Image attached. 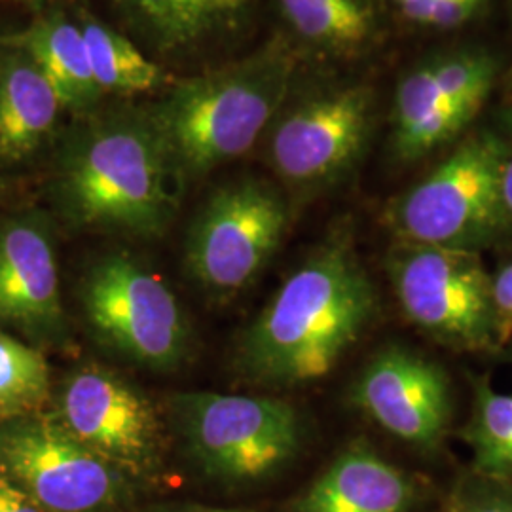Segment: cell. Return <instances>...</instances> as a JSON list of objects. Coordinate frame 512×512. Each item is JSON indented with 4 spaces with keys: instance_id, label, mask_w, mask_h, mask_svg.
<instances>
[{
    "instance_id": "1",
    "label": "cell",
    "mask_w": 512,
    "mask_h": 512,
    "mask_svg": "<svg viewBox=\"0 0 512 512\" xmlns=\"http://www.w3.org/2000/svg\"><path fill=\"white\" fill-rule=\"evenodd\" d=\"M183 169L145 101L105 103L73 120L55 167V196L74 226L162 236L183 202Z\"/></svg>"
},
{
    "instance_id": "2",
    "label": "cell",
    "mask_w": 512,
    "mask_h": 512,
    "mask_svg": "<svg viewBox=\"0 0 512 512\" xmlns=\"http://www.w3.org/2000/svg\"><path fill=\"white\" fill-rule=\"evenodd\" d=\"M376 311V289L348 234L340 232L260 311L243 340V368L262 384H313L363 338Z\"/></svg>"
},
{
    "instance_id": "3",
    "label": "cell",
    "mask_w": 512,
    "mask_h": 512,
    "mask_svg": "<svg viewBox=\"0 0 512 512\" xmlns=\"http://www.w3.org/2000/svg\"><path fill=\"white\" fill-rule=\"evenodd\" d=\"M302 52L275 33L238 59L179 78L148 109L186 181L255 148L293 92Z\"/></svg>"
},
{
    "instance_id": "4",
    "label": "cell",
    "mask_w": 512,
    "mask_h": 512,
    "mask_svg": "<svg viewBox=\"0 0 512 512\" xmlns=\"http://www.w3.org/2000/svg\"><path fill=\"white\" fill-rule=\"evenodd\" d=\"M509 143L482 129L408 188L387 209L389 228L404 243L478 251L511 226L501 177Z\"/></svg>"
},
{
    "instance_id": "5",
    "label": "cell",
    "mask_w": 512,
    "mask_h": 512,
    "mask_svg": "<svg viewBox=\"0 0 512 512\" xmlns=\"http://www.w3.org/2000/svg\"><path fill=\"white\" fill-rule=\"evenodd\" d=\"M378 120V92L363 80H327L289 93L262 137L268 164L296 194L342 183L361 164Z\"/></svg>"
},
{
    "instance_id": "6",
    "label": "cell",
    "mask_w": 512,
    "mask_h": 512,
    "mask_svg": "<svg viewBox=\"0 0 512 512\" xmlns=\"http://www.w3.org/2000/svg\"><path fill=\"white\" fill-rule=\"evenodd\" d=\"M387 272L404 317L435 342L467 353L499 346L492 275L478 251L401 241Z\"/></svg>"
},
{
    "instance_id": "7",
    "label": "cell",
    "mask_w": 512,
    "mask_h": 512,
    "mask_svg": "<svg viewBox=\"0 0 512 512\" xmlns=\"http://www.w3.org/2000/svg\"><path fill=\"white\" fill-rule=\"evenodd\" d=\"M291 222V205L275 184L243 177L217 188L190 226L186 262L217 294L245 289L274 255Z\"/></svg>"
},
{
    "instance_id": "8",
    "label": "cell",
    "mask_w": 512,
    "mask_h": 512,
    "mask_svg": "<svg viewBox=\"0 0 512 512\" xmlns=\"http://www.w3.org/2000/svg\"><path fill=\"white\" fill-rule=\"evenodd\" d=\"M499 73L492 52L476 46L439 50L399 78L391 110V148L403 164L418 162L475 122Z\"/></svg>"
},
{
    "instance_id": "9",
    "label": "cell",
    "mask_w": 512,
    "mask_h": 512,
    "mask_svg": "<svg viewBox=\"0 0 512 512\" xmlns=\"http://www.w3.org/2000/svg\"><path fill=\"white\" fill-rule=\"evenodd\" d=\"M177 410L194 452L217 475L262 478L300 446L298 412L281 399L188 393L177 399Z\"/></svg>"
},
{
    "instance_id": "10",
    "label": "cell",
    "mask_w": 512,
    "mask_h": 512,
    "mask_svg": "<svg viewBox=\"0 0 512 512\" xmlns=\"http://www.w3.org/2000/svg\"><path fill=\"white\" fill-rule=\"evenodd\" d=\"M95 330L116 349L145 365H177L188 329L177 298L158 275L126 255L105 256L84 287Z\"/></svg>"
},
{
    "instance_id": "11",
    "label": "cell",
    "mask_w": 512,
    "mask_h": 512,
    "mask_svg": "<svg viewBox=\"0 0 512 512\" xmlns=\"http://www.w3.org/2000/svg\"><path fill=\"white\" fill-rule=\"evenodd\" d=\"M353 401L387 435L421 452L439 450L454 416L442 366L399 344L368 359L353 385Z\"/></svg>"
},
{
    "instance_id": "12",
    "label": "cell",
    "mask_w": 512,
    "mask_h": 512,
    "mask_svg": "<svg viewBox=\"0 0 512 512\" xmlns=\"http://www.w3.org/2000/svg\"><path fill=\"white\" fill-rule=\"evenodd\" d=\"M122 29L160 65L228 54L251 37L260 0H105Z\"/></svg>"
},
{
    "instance_id": "13",
    "label": "cell",
    "mask_w": 512,
    "mask_h": 512,
    "mask_svg": "<svg viewBox=\"0 0 512 512\" xmlns=\"http://www.w3.org/2000/svg\"><path fill=\"white\" fill-rule=\"evenodd\" d=\"M0 458L50 511H93L114 492L109 465L54 421L8 427L0 433Z\"/></svg>"
},
{
    "instance_id": "14",
    "label": "cell",
    "mask_w": 512,
    "mask_h": 512,
    "mask_svg": "<svg viewBox=\"0 0 512 512\" xmlns=\"http://www.w3.org/2000/svg\"><path fill=\"white\" fill-rule=\"evenodd\" d=\"M63 427L95 456L139 469L162 442V423L139 391L107 370L76 372L61 395Z\"/></svg>"
},
{
    "instance_id": "15",
    "label": "cell",
    "mask_w": 512,
    "mask_h": 512,
    "mask_svg": "<svg viewBox=\"0 0 512 512\" xmlns=\"http://www.w3.org/2000/svg\"><path fill=\"white\" fill-rule=\"evenodd\" d=\"M61 317L54 245L42 222L0 226V321L48 327Z\"/></svg>"
},
{
    "instance_id": "16",
    "label": "cell",
    "mask_w": 512,
    "mask_h": 512,
    "mask_svg": "<svg viewBox=\"0 0 512 512\" xmlns=\"http://www.w3.org/2000/svg\"><path fill=\"white\" fill-rule=\"evenodd\" d=\"M65 114L37 61L0 40V162L33 158L57 135Z\"/></svg>"
},
{
    "instance_id": "17",
    "label": "cell",
    "mask_w": 512,
    "mask_h": 512,
    "mask_svg": "<svg viewBox=\"0 0 512 512\" xmlns=\"http://www.w3.org/2000/svg\"><path fill=\"white\" fill-rule=\"evenodd\" d=\"M416 484L397 465L365 444H355L330 463L294 512H408Z\"/></svg>"
},
{
    "instance_id": "18",
    "label": "cell",
    "mask_w": 512,
    "mask_h": 512,
    "mask_svg": "<svg viewBox=\"0 0 512 512\" xmlns=\"http://www.w3.org/2000/svg\"><path fill=\"white\" fill-rule=\"evenodd\" d=\"M0 40L23 48L37 61L73 120L109 103L95 84L86 42L73 10L50 8L21 33Z\"/></svg>"
},
{
    "instance_id": "19",
    "label": "cell",
    "mask_w": 512,
    "mask_h": 512,
    "mask_svg": "<svg viewBox=\"0 0 512 512\" xmlns=\"http://www.w3.org/2000/svg\"><path fill=\"white\" fill-rule=\"evenodd\" d=\"M285 35L302 54L353 61L374 50L382 16L374 0H272Z\"/></svg>"
},
{
    "instance_id": "20",
    "label": "cell",
    "mask_w": 512,
    "mask_h": 512,
    "mask_svg": "<svg viewBox=\"0 0 512 512\" xmlns=\"http://www.w3.org/2000/svg\"><path fill=\"white\" fill-rule=\"evenodd\" d=\"M73 12L86 42L95 84L107 101L154 99L177 80L122 29L95 16L86 4H74Z\"/></svg>"
},
{
    "instance_id": "21",
    "label": "cell",
    "mask_w": 512,
    "mask_h": 512,
    "mask_svg": "<svg viewBox=\"0 0 512 512\" xmlns=\"http://www.w3.org/2000/svg\"><path fill=\"white\" fill-rule=\"evenodd\" d=\"M465 442L478 475L495 480L512 475V393L495 391L486 380L476 382Z\"/></svg>"
},
{
    "instance_id": "22",
    "label": "cell",
    "mask_w": 512,
    "mask_h": 512,
    "mask_svg": "<svg viewBox=\"0 0 512 512\" xmlns=\"http://www.w3.org/2000/svg\"><path fill=\"white\" fill-rule=\"evenodd\" d=\"M48 397L50 372L42 353L0 330V420L31 416Z\"/></svg>"
},
{
    "instance_id": "23",
    "label": "cell",
    "mask_w": 512,
    "mask_h": 512,
    "mask_svg": "<svg viewBox=\"0 0 512 512\" xmlns=\"http://www.w3.org/2000/svg\"><path fill=\"white\" fill-rule=\"evenodd\" d=\"M401 18L433 31H456L482 18L490 0H387Z\"/></svg>"
},
{
    "instance_id": "24",
    "label": "cell",
    "mask_w": 512,
    "mask_h": 512,
    "mask_svg": "<svg viewBox=\"0 0 512 512\" xmlns=\"http://www.w3.org/2000/svg\"><path fill=\"white\" fill-rule=\"evenodd\" d=\"M488 480L490 484H476L459 495L452 512H512V492L503 490L499 480Z\"/></svg>"
},
{
    "instance_id": "25",
    "label": "cell",
    "mask_w": 512,
    "mask_h": 512,
    "mask_svg": "<svg viewBox=\"0 0 512 512\" xmlns=\"http://www.w3.org/2000/svg\"><path fill=\"white\" fill-rule=\"evenodd\" d=\"M492 304H494L497 344L512 342V260L492 275Z\"/></svg>"
},
{
    "instance_id": "26",
    "label": "cell",
    "mask_w": 512,
    "mask_h": 512,
    "mask_svg": "<svg viewBox=\"0 0 512 512\" xmlns=\"http://www.w3.org/2000/svg\"><path fill=\"white\" fill-rule=\"evenodd\" d=\"M0 512H38L33 495L23 492L12 480L0 476Z\"/></svg>"
},
{
    "instance_id": "27",
    "label": "cell",
    "mask_w": 512,
    "mask_h": 512,
    "mask_svg": "<svg viewBox=\"0 0 512 512\" xmlns=\"http://www.w3.org/2000/svg\"><path fill=\"white\" fill-rule=\"evenodd\" d=\"M501 190H503V203L512 220V150L503 165V177H501Z\"/></svg>"
},
{
    "instance_id": "28",
    "label": "cell",
    "mask_w": 512,
    "mask_h": 512,
    "mask_svg": "<svg viewBox=\"0 0 512 512\" xmlns=\"http://www.w3.org/2000/svg\"><path fill=\"white\" fill-rule=\"evenodd\" d=\"M48 0H0V4H21V6H29L35 10H42L46 6Z\"/></svg>"
},
{
    "instance_id": "29",
    "label": "cell",
    "mask_w": 512,
    "mask_h": 512,
    "mask_svg": "<svg viewBox=\"0 0 512 512\" xmlns=\"http://www.w3.org/2000/svg\"><path fill=\"white\" fill-rule=\"evenodd\" d=\"M183 512H243V511H183Z\"/></svg>"
},
{
    "instance_id": "30",
    "label": "cell",
    "mask_w": 512,
    "mask_h": 512,
    "mask_svg": "<svg viewBox=\"0 0 512 512\" xmlns=\"http://www.w3.org/2000/svg\"><path fill=\"white\" fill-rule=\"evenodd\" d=\"M509 80H511V84H512V69H511V73H509Z\"/></svg>"
}]
</instances>
